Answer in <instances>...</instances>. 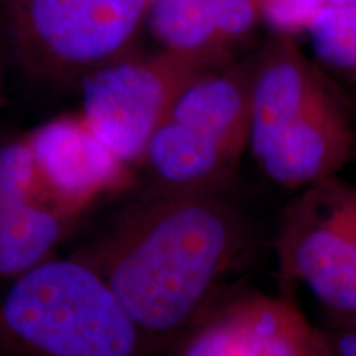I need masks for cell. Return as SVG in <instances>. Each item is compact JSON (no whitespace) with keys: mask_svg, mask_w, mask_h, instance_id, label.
<instances>
[{"mask_svg":"<svg viewBox=\"0 0 356 356\" xmlns=\"http://www.w3.org/2000/svg\"><path fill=\"white\" fill-rule=\"evenodd\" d=\"M325 6H330V7H356V0H325Z\"/></svg>","mask_w":356,"mask_h":356,"instance_id":"e0dca14e","label":"cell"},{"mask_svg":"<svg viewBox=\"0 0 356 356\" xmlns=\"http://www.w3.org/2000/svg\"><path fill=\"white\" fill-rule=\"evenodd\" d=\"M74 220L42 203L0 210V280H12L51 259Z\"/></svg>","mask_w":356,"mask_h":356,"instance_id":"30bf717a","label":"cell"},{"mask_svg":"<svg viewBox=\"0 0 356 356\" xmlns=\"http://www.w3.org/2000/svg\"><path fill=\"white\" fill-rule=\"evenodd\" d=\"M251 252L249 222L218 190H149L74 256L101 275L155 350L211 305Z\"/></svg>","mask_w":356,"mask_h":356,"instance_id":"6da1fadb","label":"cell"},{"mask_svg":"<svg viewBox=\"0 0 356 356\" xmlns=\"http://www.w3.org/2000/svg\"><path fill=\"white\" fill-rule=\"evenodd\" d=\"M0 292V356H150L154 346L108 284L74 254Z\"/></svg>","mask_w":356,"mask_h":356,"instance_id":"7a4b0ae2","label":"cell"},{"mask_svg":"<svg viewBox=\"0 0 356 356\" xmlns=\"http://www.w3.org/2000/svg\"><path fill=\"white\" fill-rule=\"evenodd\" d=\"M43 203L38 172L29 140L0 144V210Z\"/></svg>","mask_w":356,"mask_h":356,"instance_id":"4fadbf2b","label":"cell"},{"mask_svg":"<svg viewBox=\"0 0 356 356\" xmlns=\"http://www.w3.org/2000/svg\"><path fill=\"white\" fill-rule=\"evenodd\" d=\"M305 32L320 63L356 79V7L325 6Z\"/></svg>","mask_w":356,"mask_h":356,"instance_id":"7c38bea8","label":"cell"},{"mask_svg":"<svg viewBox=\"0 0 356 356\" xmlns=\"http://www.w3.org/2000/svg\"><path fill=\"white\" fill-rule=\"evenodd\" d=\"M280 274L305 286L328 318L356 320V184L333 175L289 204L275 238Z\"/></svg>","mask_w":356,"mask_h":356,"instance_id":"8992f818","label":"cell"},{"mask_svg":"<svg viewBox=\"0 0 356 356\" xmlns=\"http://www.w3.org/2000/svg\"><path fill=\"white\" fill-rule=\"evenodd\" d=\"M257 13L279 32L307 30L325 0H254Z\"/></svg>","mask_w":356,"mask_h":356,"instance_id":"5bb4252c","label":"cell"},{"mask_svg":"<svg viewBox=\"0 0 356 356\" xmlns=\"http://www.w3.org/2000/svg\"><path fill=\"white\" fill-rule=\"evenodd\" d=\"M248 147L269 180L304 190L337 175L353 149V134L302 58L277 50L249 88Z\"/></svg>","mask_w":356,"mask_h":356,"instance_id":"3957f363","label":"cell"},{"mask_svg":"<svg viewBox=\"0 0 356 356\" xmlns=\"http://www.w3.org/2000/svg\"><path fill=\"white\" fill-rule=\"evenodd\" d=\"M208 6L222 42L244 37L259 17L254 0H208Z\"/></svg>","mask_w":356,"mask_h":356,"instance_id":"9a60e30c","label":"cell"},{"mask_svg":"<svg viewBox=\"0 0 356 356\" xmlns=\"http://www.w3.org/2000/svg\"><path fill=\"white\" fill-rule=\"evenodd\" d=\"M149 0H6L24 66L47 78H84L124 56Z\"/></svg>","mask_w":356,"mask_h":356,"instance_id":"5b68a950","label":"cell"},{"mask_svg":"<svg viewBox=\"0 0 356 356\" xmlns=\"http://www.w3.org/2000/svg\"><path fill=\"white\" fill-rule=\"evenodd\" d=\"M145 20L165 51L211 61L222 43L208 0H149Z\"/></svg>","mask_w":356,"mask_h":356,"instance_id":"8fae6325","label":"cell"},{"mask_svg":"<svg viewBox=\"0 0 356 356\" xmlns=\"http://www.w3.org/2000/svg\"><path fill=\"white\" fill-rule=\"evenodd\" d=\"M43 203L76 220L97 197L126 186L131 167L102 144L83 115L53 119L26 136Z\"/></svg>","mask_w":356,"mask_h":356,"instance_id":"9c48e42d","label":"cell"},{"mask_svg":"<svg viewBox=\"0 0 356 356\" xmlns=\"http://www.w3.org/2000/svg\"><path fill=\"white\" fill-rule=\"evenodd\" d=\"M323 332L330 343L332 356H356V320H330L328 330Z\"/></svg>","mask_w":356,"mask_h":356,"instance_id":"2e32d148","label":"cell"},{"mask_svg":"<svg viewBox=\"0 0 356 356\" xmlns=\"http://www.w3.org/2000/svg\"><path fill=\"white\" fill-rule=\"evenodd\" d=\"M173 356H332V350L293 302L241 292L213 300L178 337Z\"/></svg>","mask_w":356,"mask_h":356,"instance_id":"ba28073f","label":"cell"},{"mask_svg":"<svg viewBox=\"0 0 356 356\" xmlns=\"http://www.w3.org/2000/svg\"><path fill=\"white\" fill-rule=\"evenodd\" d=\"M249 86L231 73L204 71L168 111L147 147L150 190H220L248 147Z\"/></svg>","mask_w":356,"mask_h":356,"instance_id":"277c9868","label":"cell"},{"mask_svg":"<svg viewBox=\"0 0 356 356\" xmlns=\"http://www.w3.org/2000/svg\"><path fill=\"white\" fill-rule=\"evenodd\" d=\"M210 63L172 51L118 58L83 78L81 115L115 157L137 165L173 102Z\"/></svg>","mask_w":356,"mask_h":356,"instance_id":"52a82bcc","label":"cell"}]
</instances>
